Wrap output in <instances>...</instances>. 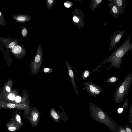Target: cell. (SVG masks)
Returning a JSON list of instances; mask_svg holds the SVG:
<instances>
[{
	"label": "cell",
	"mask_w": 132,
	"mask_h": 132,
	"mask_svg": "<svg viewBox=\"0 0 132 132\" xmlns=\"http://www.w3.org/2000/svg\"><path fill=\"white\" fill-rule=\"evenodd\" d=\"M6 23L3 16L1 11H0V24L3 26L6 25Z\"/></svg>",
	"instance_id": "d6986e66"
},
{
	"label": "cell",
	"mask_w": 132,
	"mask_h": 132,
	"mask_svg": "<svg viewBox=\"0 0 132 132\" xmlns=\"http://www.w3.org/2000/svg\"><path fill=\"white\" fill-rule=\"evenodd\" d=\"M16 129V127L13 126H11L8 127V129L11 132L15 131Z\"/></svg>",
	"instance_id": "83f0119b"
},
{
	"label": "cell",
	"mask_w": 132,
	"mask_h": 132,
	"mask_svg": "<svg viewBox=\"0 0 132 132\" xmlns=\"http://www.w3.org/2000/svg\"><path fill=\"white\" fill-rule=\"evenodd\" d=\"M13 81L11 79H9L4 85L2 93L3 95L8 94L12 90Z\"/></svg>",
	"instance_id": "8fae6325"
},
{
	"label": "cell",
	"mask_w": 132,
	"mask_h": 132,
	"mask_svg": "<svg viewBox=\"0 0 132 132\" xmlns=\"http://www.w3.org/2000/svg\"><path fill=\"white\" fill-rule=\"evenodd\" d=\"M84 86L86 90L94 97L97 96L103 90V89L101 87L92 82H85Z\"/></svg>",
	"instance_id": "277c9868"
},
{
	"label": "cell",
	"mask_w": 132,
	"mask_h": 132,
	"mask_svg": "<svg viewBox=\"0 0 132 132\" xmlns=\"http://www.w3.org/2000/svg\"><path fill=\"white\" fill-rule=\"evenodd\" d=\"M102 1V0H96V2L98 3H100Z\"/></svg>",
	"instance_id": "d6a6232c"
},
{
	"label": "cell",
	"mask_w": 132,
	"mask_h": 132,
	"mask_svg": "<svg viewBox=\"0 0 132 132\" xmlns=\"http://www.w3.org/2000/svg\"><path fill=\"white\" fill-rule=\"evenodd\" d=\"M43 54L41 44L38 46L34 58L31 63V72L33 75L38 73L39 71L43 61Z\"/></svg>",
	"instance_id": "3957f363"
},
{
	"label": "cell",
	"mask_w": 132,
	"mask_h": 132,
	"mask_svg": "<svg viewBox=\"0 0 132 132\" xmlns=\"http://www.w3.org/2000/svg\"><path fill=\"white\" fill-rule=\"evenodd\" d=\"M21 35L24 38L28 39V31L27 28L24 26L20 27Z\"/></svg>",
	"instance_id": "9a60e30c"
},
{
	"label": "cell",
	"mask_w": 132,
	"mask_h": 132,
	"mask_svg": "<svg viewBox=\"0 0 132 132\" xmlns=\"http://www.w3.org/2000/svg\"><path fill=\"white\" fill-rule=\"evenodd\" d=\"M54 1V0H46L47 6L48 9H51L53 6Z\"/></svg>",
	"instance_id": "44dd1931"
},
{
	"label": "cell",
	"mask_w": 132,
	"mask_h": 132,
	"mask_svg": "<svg viewBox=\"0 0 132 132\" xmlns=\"http://www.w3.org/2000/svg\"><path fill=\"white\" fill-rule=\"evenodd\" d=\"M19 41L17 39H14L5 48L6 49H12L16 45L18 44Z\"/></svg>",
	"instance_id": "2e32d148"
},
{
	"label": "cell",
	"mask_w": 132,
	"mask_h": 132,
	"mask_svg": "<svg viewBox=\"0 0 132 132\" xmlns=\"http://www.w3.org/2000/svg\"><path fill=\"white\" fill-rule=\"evenodd\" d=\"M129 102V97L126 98L125 101L124 103L122 106V108L123 109H126L127 106Z\"/></svg>",
	"instance_id": "484cf974"
},
{
	"label": "cell",
	"mask_w": 132,
	"mask_h": 132,
	"mask_svg": "<svg viewBox=\"0 0 132 132\" xmlns=\"http://www.w3.org/2000/svg\"><path fill=\"white\" fill-rule=\"evenodd\" d=\"M18 94L17 91L15 90H13L11 91L8 94L3 95L4 97V99L7 101L12 102L14 103V101Z\"/></svg>",
	"instance_id": "7c38bea8"
},
{
	"label": "cell",
	"mask_w": 132,
	"mask_h": 132,
	"mask_svg": "<svg viewBox=\"0 0 132 132\" xmlns=\"http://www.w3.org/2000/svg\"><path fill=\"white\" fill-rule=\"evenodd\" d=\"M66 65L67 68L69 75L72 82L75 92L76 95H79L78 91L74 79V75L70 65L67 60L66 61Z\"/></svg>",
	"instance_id": "9c48e42d"
},
{
	"label": "cell",
	"mask_w": 132,
	"mask_h": 132,
	"mask_svg": "<svg viewBox=\"0 0 132 132\" xmlns=\"http://www.w3.org/2000/svg\"><path fill=\"white\" fill-rule=\"evenodd\" d=\"M91 74V72L90 71L88 70H84L82 75L83 80H84L89 77Z\"/></svg>",
	"instance_id": "ac0fdd59"
},
{
	"label": "cell",
	"mask_w": 132,
	"mask_h": 132,
	"mask_svg": "<svg viewBox=\"0 0 132 132\" xmlns=\"http://www.w3.org/2000/svg\"><path fill=\"white\" fill-rule=\"evenodd\" d=\"M73 21L76 22H78L79 21L78 19L76 16L73 17Z\"/></svg>",
	"instance_id": "4dcf8cb0"
},
{
	"label": "cell",
	"mask_w": 132,
	"mask_h": 132,
	"mask_svg": "<svg viewBox=\"0 0 132 132\" xmlns=\"http://www.w3.org/2000/svg\"><path fill=\"white\" fill-rule=\"evenodd\" d=\"M126 1V0H114L113 3L117 6L121 15L124 13Z\"/></svg>",
	"instance_id": "30bf717a"
},
{
	"label": "cell",
	"mask_w": 132,
	"mask_h": 132,
	"mask_svg": "<svg viewBox=\"0 0 132 132\" xmlns=\"http://www.w3.org/2000/svg\"><path fill=\"white\" fill-rule=\"evenodd\" d=\"M109 6L111 14L114 18H117L120 14L117 6L113 3L109 4Z\"/></svg>",
	"instance_id": "4fadbf2b"
},
{
	"label": "cell",
	"mask_w": 132,
	"mask_h": 132,
	"mask_svg": "<svg viewBox=\"0 0 132 132\" xmlns=\"http://www.w3.org/2000/svg\"><path fill=\"white\" fill-rule=\"evenodd\" d=\"M10 51L16 58L18 59L26 56V52L24 45L17 44Z\"/></svg>",
	"instance_id": "8992f818"
},
{
	"label": "cell",
	"mask_w": 132,
	"mask_h": 132,
	"mask_svg": "<svg viewBox=\"0 0 132 132\" xmlns=\"http://www.w3.org/2000/svg\"><path fill=\"white\" fill-rule=\"evenodd\" d=\"M39 116L38 113L37 112L34 113L32 117V120L33 122H35L38 120Z\"/></svg>",
	"instance_id": "d4e9b609"
},
{
	"label": "cell",
	"mask_w": 132,
	"mask_h": 132,
	"mask_svg": "<svg viewBox=\"0 0 132 132\" xmlns=\"http://www.w3.org/2000/svg\"><path fill=\"white\" fill-rule=\"evenodd\" d=\"M118 132H127L121 125H119Z\"/></svg>",
	"instance_id": "f1b7e54d"
},
{
	"label": "cell",
	"mask_w": 132,
	"mask_h": 132,
	"mask_svg": "<svg viewBox=\"0 0 132 132\" xmlns=\"http://www.w3.org/2000/svg\"><path fill=\"white\" fill-rule=\"evenodd\" d=\"M129 122L131 126H132V104L131 105L129 111Z\"/></svg>",
	"instance_id": "ffe728a7"
},
{
	"label": "cell",
	"mask_w": 132,
	"mask_h": 132,
	"mask_svg": "<svg viewBox=\"0 0 132 132\" xmlns=\"http://www.w3.org/2000/svg\"><path fill=\"white\" fill-rule=\"evenodd\" d=\"M119 80V78L118 77L113 76L107 79L104 82L107 83H113L117 82Z\"/></svg>",
	"instance_id": "e0dca14e"
},
{
	"label": "cell",
	"mask_w": 132,
	"mask_h": 132,
	"mask_svg": "<svg viewBox=\"0 0 132 132\" xmlns=\"http://www.w3.org/2000/svg\"><path fill=\"white\" fill-rule=\"evenodd\" d=\"M16 120L19 123H21V119L20 116L18 114H17L16 116Z\"/></svg>",
	"instance_id": "f546056e"
},
{
	"label": "cell",
	"mask_w": 132,
	"mask_h": 132,
	"mask_svg": "<svg viewBox=\"0 0 132 132\" xmlns=\"http://www.w3.org/2000/svg\"><path fill=\"white\" fill-rule=\"evenodd\" d=\"M43 72L46 73H50L52 72L53 69H52L47 68H44L43 69Z\"/></svg>",
	"instance_id": "cb8c5ba5"
},
{
	"label": "cell",
	"mask_w": 132,
	"mask_h": 132,
	"mask_svg": "<svg viewBox=\"0 0 132 132\" xmlns=\"http://www.w3.org/2000/svg\"><path fill=\"white\" fill-rule=\"evenodd\" d=\"M51 113L52 117L54 119L57 120L59 118V116L57 113L53 109H52L51 110Z\"/></svg>",
	"instance_id": "7402d4cb"
},
{
	"label": "cell",
	"mask_w": 132,
	"mask_h": 132,
	"mask_svg": "<svg viewBox=\"0 0 132 132\" xmlns=\"http://www.w3.org/2000/svg\"><path fill=\"white\" fill-rule=\"evenodd\" d=\"M12 18L17 22L23 24L30 21L31 17L27 14H18L14 15Z\"/></svg>",
	"instance_id": "ba28073f"
},
{
	"label": "cell",
	"mask_w": 132,
	"mask_h": 132,
	"mask_svg": "<svg viewBox=\"0 0 132 132\" xmlns=\"http://www.w3.org/2000/svg\"><path fill=\"white\" fill-rule=\"evenodd\" d=\"M123 127L127 132H132V126H129L127 124Z\"/></svg>",
	"instance_id": "603a6c76"
},
{
	"label": "cell",
	"mask_w": 132,
	"mask_h": 132,
	"mask_svg": "<svg viewBox=\"0 0 132 132\" xmlns=\"http://www.w3.org/2000/svg\"><path fill=\"white\" fill-rule=\"evenodd\" d=\"M125 31V30H118L114 32L111 37V42L109 51H110L119 43L124 35Z\"/></svg>",
	"instance_id": "52a82bcc"
},
{
	"label": "cell",
	"mask_w": 132,
	"mask_h": 132,
	"mask_svg": "<svg viewBox=\"0 0 132 132\" xmlns=\"http://www.w3.org/2000/svg\"><path fill=\"white\" fill-rule=\"evenodd\" d=\"M0 108L2 109H26L29 107L26 103H21L7 102L1 101Z\"/></svg>",
	"instance_id": "5b68a950"
},
{
	"label": "cell",
	"mask_w": 132,
	"mask_h": 132,
	"mask_svg": "<svg viewBox=\"0 0 132 132\" xmlns=\"http://www.w3.org/2000/svg\"><path fill=\"white\" fill-rule=\"evenodd\" d=\"M131 37V35H129L123 43L105 60L104 63H111L109 69L112 67L115 69H120L124 56L129 51L132 52V43H130Z\"/></svg>",
	"instance_id": "6da1fadb"
},
{
	"label": "cell",
	"mask_w": 132,
	"mask_h": 132,
	"mask_svg": "<svg viewBox=\"0 0 132 132\" xmlns=\"http://www.w3.org/2000/svg\"><path fill=\"white\" fill-rule=\"evenodd\" d=\"M13 39L9 38V37L4 38L1 37L0 38V42L1 44L3 45L5 47L8 45L10 44Z\"/></svg>",
	"instance_id": "5bb4252c"
},
{
	"label": "cell",
	"mask_w": 132,
	"mask_h": 132,
	"mask_svg": "<svg viewBox=\"0 0 132 132\" xmlns=\"http://www.w3.org/2000/svg\"><path fill=\"white\" fill-rule=\"evenodd\" d=\"M132 84V73H127L122 83L116 89L113 99L115 103L122 102Z\"/></svg>",
	"instance_id": "7a4b0ae2"
},
{
	"label": "cell",
	"mask_w": 132,
	"mask_h": 132,
	"mask_svg": "<svg viewBox=\"0 0 132 132\" xmlns=\"http://www.w3.org/2000/svg\"><path fill=\"white\" fill-rule=\"evenodd\" d=\"M64 5L65 7L67 8L69 7L70 6V5L66 3H64Z\"/></svg>",
	"instance_id": "1f68e13d"
},
{
	"label": "cell",
	"mask_w": 132,
	"mask_h": 132,
	"mask_svg": "<svg viewBox=\"0 0 132 132\" xmlns=\"http://www.w3.org/2000/svg\"><path fill=\"white\" fill-rule=\"evenodd\" d=\"M98 114L99 118L101 119H104L105 116V113L102 111H99Z\"/></svg>",
	"instance_id": "4316f807"
}]
</instances>
